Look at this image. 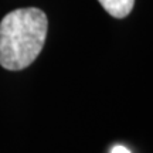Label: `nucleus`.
I'll return each mask as SVG.
<instances>
[{
	"instance_id": "obj_2",
	"label": "nucleus",
	"mask_w": 153,
	"mask_h": 153,
	"mask_svg": "<svg viewBox=\"0 0 153 153\" xmlns=\"http://www.w3.org/2000/svg\"><path fill=\"white\" fill-rule=\"evenodd\" d=\"M105 11L115 19H123L133 9L135 0H98Z\"/></svg>"
},
{
	"instance_id": "obj_3",
	"label": "nucleus",
	"mask_w": 153,
	"mask_h": 153,
	"mask_svg": "<svg viewBox=\"0 0 153 153\" xmlns=\"http://www.w3.org/2000/svg\"><path fill=\"white\" fill-rule=\"evenodd\" d=\"M111 153H131V150H129V149H126L125 146H122V145H116V146L112 148Z\"/></svg>"
},
{
	"instance_id": "obj_1",
	"label": "nucleus",
	"mask_w": 153,
	"mask_h": 153,
	"mask_svg": "<svg viewBox=\"0 0 153 153\" xmlns=\"http://www.w3.org/2000/svg\"><path fill=\"white\" fill-rule=\"evenodd\" d=\"M48 20L37 7L17 9L0 22V65L20 71L33 64L44 47Z\"/></svg>"
}]
</instances>
